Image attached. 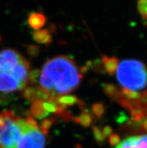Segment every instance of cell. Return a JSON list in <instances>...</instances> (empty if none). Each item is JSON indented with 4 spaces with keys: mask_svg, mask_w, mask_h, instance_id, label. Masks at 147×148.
I'll use <instances>...</instances> for the list:
<instances>
[{
    "mask_svg": "<svg viewBox=\"0 0 147 148\" xmlns=\"http://www.w3.org/2000/svg\"><path fill=\"white\" fill-rule=\"evenodd\" d=\"M44 108L46 111L48 113H54L56 114L57 112V107H56V104L51 101H44L43 102Z\"/></svg>",
    "mask_w": 147,
    "mask_h": 148,
    "instance_id": "21",
    "label": "cell"
},
{
    "mask_svg": "<svg viewBox=\"0 0 147 148\" xmlns=\"http://www.w3.org/2000/svg\"><path fill=\"white\" fill-rule=\"evenodd\" d=\"M16 122L21 130V137L17 148H44L46 138L39 128H32L27 123L25 118L16 117Z\"/></svg>",
    "mask_w": 147,
    "mask_h": 148,
    "instance_id": "4",
    "label": "cell"
},
{
    "mask_svg": "<svg viewBox=\"0 0 147 148\" xmlns=\"http://www.w3.org/2000/svg\"><path fill=\"white\" fill-rule=\"evenodd\" d=\"M24 57L15 50L5 49L0 51V72H11Z\"/></svg>",
    "mask_w": 147,
    "mask_h": 148,
    "instance_id": "5",
    "label": "cell"
},
{
    "mask_svg": "<svg viewBox=\"0 0 147 148\" xmlns=\"http://www.w3.org/2000/svg\"><path fill=\"white\" fill-rule=\"evenodd\" d=\"M116 77L122 88L134 91L144 90L147 86V69L136 60H125L119 63Z\"/></svg>",
    "mask_w": 147,
    "mask_h": 148,
    "instance_id": "2",
    "label": "cell"
},
{
    "mask_svg": "<svg viewBox=\"0 0 147 148\" xmlns=\"http://www.w3.org/2000/svg\"><path fill=\"white\" fill-rule=\"evenodd\" d=\"M46 23V17L42 13L32 12L29 14L28 18V23L32 29L39 30L44 26Z\"/></svg>",
    "mask_w": 147,
    "mask_h": 148,
    "instance_id": "10",
    "label": "cell"
},
{
    "mask_svg": "<svg viewBox=\"0 0 147 148\" xmlns=\"http://www.w3.org/2000/svg\"><path fill=\"white\" fill-rule=\"evenodd\" d=\"M137 8L144 19H147V0H138Z\"/></svg>",
    "mask_w": 147,
    "mask_h": 148,
    "instance_id": "19",
    "label": "cell"
},
{
    "mask_svg": "<svg viewBox=\"0 0 147 148\" xmlns=\"http://www.w3.org/2000/svg\"><path fill=\"white\" fill-rule=\"evenodd\" d=\"M34 40L41 45H49L52 42V36L47 29H39L32 34Z\"/></svg>",
    "mask_w": 147,
    "mask_h": 148,
    "instance_id": "11",
    "label": "cell"
},
{
    "mask_svg": "<svg viewBox=\"0 0 147 148\" xmlns=\"http://www.w3.org/2000/svg\"><path fill=\"white\" fill-rule=\"evenodd\" d=\"M102 133L104 137H105V138L107 137H110V135L113 134V129L110 126H104L102 130Z\"/></svg>",
    "mask_w": 147,
    "mask_h": 148,
    "instance_id": "25",
    "label": "cell"
},
{
    "mask_svg": "<svg viewBox=\"0 0 147 148\" xmlns=\"http://www.w3.org/2000/svg\"><path fill=\"white\" fill-rule=\"evenodd\" d=\"M43 102V101H36L32 102L30 108V114L32 117L38 120H42L49 116L50 113L44 109Z\"/></svg>",
    "mask_w": 147,
    "mask_h": 148,
    "instance_id": "8",
    "label": "cell"
},
{
    "mask_svg": "<svg viewBox=\"0 0 147 148\" xmlns=\"http://www.w3.org/2000/svg\"><path fill=\"white\" fill-rule=\"evenodd\" d=\"M25 86L11 75V72H0V92L11 93L21 90Z\"/></svg>",
    "mask_w": 147,
    "mask_h": 148,
    "instance_id": "6",
    "label": "cell"
},
{
    "mask_svg": "<svg viewBox=\"0 0 147 148\" xmlns=\"http://www.w3.org/2000/svg\"><path fill=\"white\" fill-rule=\"evenodd\" d=\"M137 147L147 148V135H136Z\"/></svg>",
    "mask_w": 147,
    "mask_h": 148,
    "instance_id": "20",
    "label": "cell"
},
{
    "mask_svg": "<svg viewBox=\"0 0 147 148\" xmlns=\"http://www.w3.org/2000/svg\"><path fill=\"white\" fill-rule=\"evenodd\" d=\"M120 141H121V138L117 134H112L110 136L109 142L112 147H116L120 143Z\"/></svg>",
    "mask_w": 147,
    "mask_h": 148,
    "instance_id": "23",
    "label": "cell"
},
{
    "mask_svg": "<svg viewBox=\"0 0 147 148\" xmlns=\"http://www.w3.org/2000/svg\"><path fill=\"white\" fill-rule=\"evenodd\" d=\"M101 63L103 65V69L110 75H113L117 70L119 66V60L115 56L109 57L107 56H103L101 59Z\"/></svg>",
    "mask_w": 147,
    "mask_h": 148,
    "instance_id": "9",
    "label": "cell"
},
{
    "mask_svg": "<svg viewBox=\"0 0 147 148\" xmlns=\"http://www.w3.org/2000/svg\"><path fill=\"white\" fill-rule=\"evenodd\" d=\"M81 78L82 75L72 59L58 56L45 62L39 84L50 98H55L74 91L80 85Z\"/></svg>",
    "mask_w": 147,
    "mask_h": 148,
    "instance_id": "1",
    "label": "cell"
},
{
    "mask_svg": "<svg viewBox=\"0 0 147 148\" xmlns=\"http://www.w3.org/2000/svg\"><path fill=\"white\" fill-rule=\"evenodd\" d=\"M92 131H93V135L95 140L100 145H102L105 141V137L102 133V131L97 126H93L92 127Z\"/></svg>",
    "mask_w": 147,
    "mask_h": 148,
    "instance_id": "18",
    "label": "cell"
},
{
    "mask_svg": "<svg viewBox=\"0 0 147 148\" xmlns=\"http://www.w3.org/2000/svg\"><path fill=\"white\" fill-rule=\"evenodd\" d=\"M40 51V49L37 45H29L27 47V52L29 54L32 56H36L38 54Z\"/></svg>",
    "mask_w": 147,
    "mask_h": 148,
    "instance_id": "24",
    "label": "cell"
},
{
    "mask_svg": "<svg viewBox=\"0 0 147 148\" xmlns=\"http://www.w3.org/2000/svg\"><path fill=\"white\" fill-rule=\"evenodd\" d=\"M116 148H137V147L136 136H131L120 141Z\"/></svg>",
    "mask_w": 147,
    "mask_h": 148,
    "instance_id": "14",
    "label": "cell"
},
{
    "mask_svg": "<svg viewBox=\"0 0 147 148\" xmlns=\"http://www.w3.org/2000/svg\"><path fill=\"white\" fill-rule=\"evenodd\" d=\"M92 113L98 118H101L104 116L105 113V108L104 105L101 102L95 103L92 107Z\"/></svg>",
    "mask_w": 147,
    "mask_h": 148,
    "instance_id": "17",
    "label": "cell"
},
{
    "mask_svg": "<svg viewBox=\"0 0 147 148\" xmlns=\"http://www.w3.org/2000/svg\"><path fill=\"white\" fill-rule=\"evenodd\" d=\"M40 75H41V71L38 69H34L31 71L29 74L28 81H29L32 84H35L37 82L38 79L39 78Z\"/></svg>",
    "mask_w": 147,
    "mask_h": 148,
    "instance_id": "22",
    "label": "cell"
},
{
    "mask_svg": "<svg viewBox=\"0 0 147 148\" xmlns=\"http://www.w3.org/2000/svg\"><path fill=\"white\" fill-rule=\"evenodd\" d=\"M56 121V118H54V117H51V118H48V119H44V120L41 122V126H40L39 127L40 131H41L44 135H47L49 132V130H50V127L53 126V124L55 123Z\"/></svg>",
    "mask_w": 147,
    "mask_h": 148,
    "instance_id": "15",
    "label": "cell"
},
{
    "mask_svg": "<svg viewBox=\"0 0 147 148\" xmlns=\"http://www.w3.org/2000/svg\"><path fill=\"white\" fill-rule=\"evenodd\" d=\"M103 90L107 96L113 98V99H114L119 93V90L112 84H103Z\"/></svg>",
    "mask_w": 147,
    "mask_h": 148,
    "instance_id": "16",
    "label": "cell"
},
{
    "mask_svg": "<svg viewBox=\"0 0 147 148\" xmlns=\"http://www.w3.org/2000/svg\"><path fill=\"white\" fill-rule=\"evenodd\" d=\"M75 121L76 123L83 127H89L92 123V116L90 111H88L87 110H84L80 114V116H77L75 119Z\"/></svg>",
    "mask_w": 147,
    "mask_h": 148,
    "instance_id": "12",
    "label": "cell"
},
{
    "mask_svg": "<svg viewBox=\"0 0 147 148\" xmlns=\"http://www.w3.org/2000/svg\"><path fill=\"white\" fill-rule=\"evenodd\" d=\"M49 101H53L56 105L67 108L68 106H73L76 103H80V101L77 96L72 95H63L55 98H50Z\"/></svg>",
    "mask_w": 147,
    "mask_h": 148,
    "instance_id": "7",
    "label": "cell"
},
{
    "mask_svg": "<svg viewBox=\"0 0 147 148\" xmlns=\"http://www.w3.org/2000/svg\"><path fill=\"white\" fill-rule=\"evenodd\" d=\"M37 88L36 86H29L25 89L24 92H23V97L26 99L27 101L34 102L36 101H39L38 99L37 96Z\"/></svg>",
    "mask_w": 147,
    "mask_h": 148,
    "instance_id": "13",
    "label": "cell"
},
{
    "mask_svg": "<svg viewBox=\"0 0 147 148\" xmlns=\"http://www.w3.org/2000/svg\"><path fill=\"white\" fill-rule=\"evenodd\" d=\"M21 135L14 113L11 111L0 113V148H17Z\"/></svg>",
    "mask_w": 147,
    "mask_h": 148,
    "instance_id": "3",
    "label": "cell"
}]
</instances>
